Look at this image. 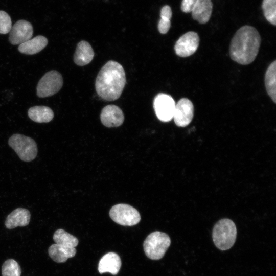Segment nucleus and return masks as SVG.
Segmentation results:
<instances>
[{"label": "nucleus", "mask_w": 276, "mask_h": 276, "mask_svg": "<svg viewBox=\"0 0 276 276\" xmlns=\"http://www.w3.org/2000/svg\"><path fill=\"white\" fill-rule=\"evenodd\" d=\"M126 84L123 66L118 62L110 60L100 70L95 81V89L102 99L112 101L121 96Z\"/></svg>", "instance_id": "obj_1"}, {"label": "nucleus", "mask_w": 276, "mask_h": 276, "mask_svg": "<svg viewBox=\"0 0 276 276\" xmlns=\"http://www.w3.org/2000/svg\"><path fill=\"white\" fill-rule=\"evenodd\" d=\"M258 31L250 26H244L233 36L229 47L231 59L242 65H247L256 59L261 44Z\"/></svg>", "instance_id": "obj_2"}, {"label": "nucleus", "mask_w": 276, "mask_h": 276, "mask_svg": "<svg viewBox=\"0 0 276 276\" xmlns=\"http://www.w3.org/2000/svg\"><path fill=\"white\" fill-rule=\"evenodd\" d=\"M237 236V228L234 222L227 218L222 219L214 226L212 232L213 242L220 250L231 248L234 244Z\"/></svg>", "instance_id": "obj_3"}, {"label": "nucleus", "mask_w": 276, "mask_h": 276, "mask_svg": "<svg viewBox=\"0 0 276 276\" xmlns=\"http://www.w3.org/2000/svg\"><path fill=\"white\" fill-rule=\"evenodd\" d=\"M170 244L171 240L167 234L155 231L147 237L143 243V248L148 258L157 260L164 257Z\"/></svg>", "instance_id": "obj_4"}, {"label": "nucleus", "mask_w": 276, "mask_h": 276, "mask_svg": "<svg viewBox=\"0 0 276 276\" xmlns=\"http://www.w3.org/2000/svg\"><path fill=\"white\" fill-rule=\"evenodd\" d=\"M9 145L24 162H31L36 157L37 146L35 141L20 134H13L8 140Z\"/></svg>", "instance_id": "obj_5"}, {"label": "nucleus", "mask_w": 276, "mask_h": 276, "mask_svg": "<svg viewBox=\"0 0 276 276\" xmlns=\"http://www.w3.org/2000/svg\"><path fill=\"white\" fill-rule=\"evenodd\" d=\"M109 216L113 221L123 226L135 225L141 220L138 211L127 204L120 203L113 206L109 211Z\"/></svg>", "instance_id": "obj_6"}, {"label": "nucleus", "mask_w": 276, "mask_h": 276, "mask_svg": "<svg viewBox=\"0 0 276 276\" xmlns=\"http://www.w3.org/2000/svg\"><path fill=\"white\" fill-rule=\"evenodd\" d=\"M62 85L63 78L61 74L54 70L49 71L39 81L37 95L39 98L51 96L58 92Z\"/></svg>", "instance_id": "obj_7"}, {"label": "nucleus", "mask_w": 276, "mask_h": 276, "mask_svg": "<svg viewBox=\"0 0 276 276\" xmlns=\"http://www.w3.org/2000/svg\"><path fill=\"white\" fill-rule=\"evenodd\" d=\"M175 104L170 95L164 93L157 94L153 100V108L157 118L164 122L170 121L173 118Z\"/></svg>", "instance_id": "obj_8"}, {"label": "nucleus", "mask_w": 276, "mask_h": 276, "mask_svg": "<svg viewBox=\"0 0 276 276\" xmlns=\"http://www.w3.org/2000/svg\"><path fill=\"white\" fill-rule=\"evenodd\" d=\"M199 37L194 31H189L182 35L174 45L175 53L178 56L187 57L193 54L199 46Z\"/></svg>", "instance_id": "obj_9"}, {"label": "nucleus", "mask_w": 276, "mask_h": 276, "mask_svg": "<svg viewBox=\"0 0 276 276\" xmlns=\"http://www.w3.org/2000/svg\"><path fill=\"white\" fill-rule=\"evenodd\" d=\"M194 116V106L187 98L180 99L175 104L173 118L178 127H186L192 121Z\"/></svg>", "instance_id": "obj_10"}, {"label": "nucleus", "mask_w": 276, "mask_h": 276, "mask_svg": "<svg viewBox=\"0 0 276 276\" xmlns=\"http://www.w3.org/2000/svg\"><path fill=\"white\" fill-rule=\"evenodd\" d=\"M9 40L13 45L20 44L31 39L33 33L31 24L25 20H19L12 27Z\"/></svg>", "instance_id": "obj_11"}, {"label": "nucleus", "mask_w": 276, "mask_h": 276, "mask_svg": "<svg viewBox=\"0 0 276 276\" xmlns=\"http://www.w3.org/2000/svg\"><path fill=\"white\" fill-rule=\"evenodd\" d=\"M100 119L105 126L116 127L123 124L124 116L119 107L115 105H108L102 109Z\"/></svg>", "instance_id": "obj_12"}, {"label": "nucleus", "mask_w": 276, "mask_h": 276, "mask_svg": "<svg viewBox=\"0 0 276 276\" xmlns=\"http://www.w3.org/2000/svg\"><path fill=\"white\" fill-rule=\"evenodd\" d=\"M121 266V260L119 256L113 252L104 255L100 260L98 264V271L100 273L109 272L116 275Z\"/></svg>", "instance_id": "obj_13"}, {"label": "nucleus", "mask_w": 276, "mask_h": 276, "mask_svg": "<svg viewBox=\"0 0 276 276\" xmlns=\"http://www.w3.org/2000/svg\"><path fill=\"white\" fill-rule=\"evenodd\" d=\"M30 218L31 214L28 210L18 208L8 215L5 225L8 229L14 228L17 226H25L29 224Z\"/></svg>", "instance_id": "obj_14"}, {"label": "nucleus", "mask_w": 276, "mask_h": 276, "mask_svg": "<svg viewBox=\"0 0 276 276\" xmlns=\"http://www.w3.org/2000/svg\"><path fill=\"white\" fill-rule=\"evenodd\" d=\"M212 9L211 0H197L191 11L192 17L200 24H205L210 20Z\"/></svg>", "instance_id": "obj_15"}, {"label": "nucleus", "mask_w": 276, "mask_h": 276, "mask_svg": "<svg viewBox=\"0 0 276 276\" xmlns=\"http://www.w3.org/2000/svg\"><path fill=\"white\" fill-rule=\"evenodd\" d=\"M94 56V52L90 44L82 40L77 45L74 55V61L79 66H84L89 63Z\"/></svg>", "instance_id": "obj_16"}, {"label": "nucleus", "mask_w": 276, "mask_h": 276, "mask_svg": "<svg viewBox=\"0 0 276 276\" xmlns=\"http://www.w3.org/2000/svg\"><path fill=\"white\" fill-rule=\"evenodd\" d=\"M48 39L42 35H38L19 44L18 51L24 54L33 55L42 50L48 44Z\"/></svg>", "instance_id": "obj_17"}, {"label": "nucleus", "mask_w": 276, "mask_h": 276, "mask_svg": "<svg viewBox=\"0 0 276 276\" xmlns=\"http://www.w3.org/2000/svg\"><path fill=\"white\" fill-rule=\"evenodd\" d=\"M50 257L57 263H64L75 256L76 249L75 247H67L57 244H52L48 249Z\"/></svg>", "instance_id": "obj_18"}, {"label": "nucleus", "mask_w": 276, "mask_h": 276, "mask_svg": "<svg viewBox=\"0 0 276 276\" xmlns=\"http://www.w3.org/2000/svg\"><path fill=\"white\" fill-rule=\"evenodd\" d=\"M29 117L37 123H48L54 118V112L49 107L35 106L31 107L28 111Z\"/></svg>", "instance_id": "obj_19"}, {"label": "nucleus", "mask_w": 276, "mask_h": 276, "mask_svg": "<svg viewBox=\"0 0 276 276\" xmlns=\"http://www.w3.org/2000/svg\"><path fill=\"white\" fill-rule=\"evenodd\" d=\"M266 91L273 102L276 103V61L268 67L265 75Z\"/></svg>", "instance_id": "obj_20"}, {"label": "nucleus", "mask_w": 276, "mask_h": 276, "mask_svg": "<svg viewBox=\"0 0 276 276\" xmlns=\"http://www.w3.org/2000/svg\"><path fill=\"white\" fill-rule=\"evenodd\" d=\"M56 244L70 247H75L78 244V239L62 229L56 230L53 237Z\"/></svg>", "instance_id": "obj_21"}, {"label": "nucleus", "mask_w": 276, "mask_h": 276, "mask_svg": "<svg viewBox=\"0 0 276 276\" xmlns=\"http://www.w3.org/2000/svg\"><path fill=\"white\" fill-rule=\"evenodd\" d=\"M262 8L266 20L276 25V0H263Z\"/></svg>", "instance_id": "obj_22"}, {"label": "nucleus", "mask_w": 276, "mask_h": 276, "mask_svg": "<svg viewBox=\"0 0 276 276\" xmlns=\"http://www.w3.org/2000/svg\"><path fill=\"white\" fill-rule=\"evenodd\" d=\"M2 276H20L21 273L20 266L14 260H6L2 268Z\"/></svg>", "instance_id": "obj_23"}, {"label": "nucleus", "mask_w": 276, "mask_h": 276, "mask_svg": "<svg viewBox=\"0 0 276 276\" xmlns=\"http://www.w3.org/2000/svg\"><path fill=\"white\" fill-rule=\"evenodd\" d=\"M12 28V21L9 14L3 10H0V33H8Z\"/></svg>", "instance_id": "obj_24"}, {"label": "nucleus", "mask_w": 276, "mask_h": 276, "mask_svg": "<svg viewBox=\"0 0 276 276\" xmlns=\"http://www.w3.org/2000/svg\"><path fill=\"white\" fill-rule=\"evenodd\" d=\"M170 26L171 22L170 20L160 18L158 24V29L161 34H164L168 32Z\"/></svg>", "instance_id": "obj_25"}, {"label": "nucleus", "mask_w": 276, "mask_h": 276, "mask_svg": "<svg viewBox=\"0 0 276 276\" xmlns=\"http://www.w3.org/2000/svg\"><path fill=\"white\" fill-rule=\"evenodd\" d=\"M197 0H182L181 5V9L185 13L191 12Z\"/></svg>", "instance_id": "obj_26"}, {"label": "nucleus", "mask_w": 276, "mask_h": 276, "mask_svg": "<svg viewBox=\"0 0 276 276\" xmlns=\"http://www.w3.org/2000/svg\"><path fill=\"white\" fill-rule=\"evenodd\" d=\"M172 15V10L170 6L166 5L162 8L160 14V18L170 20Z\"/></svg>", "instance_id": "obj_27"}]
</instances>
